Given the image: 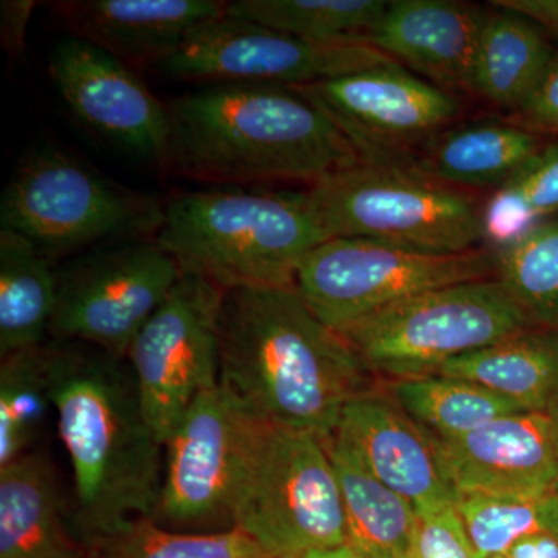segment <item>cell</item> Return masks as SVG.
Here are the masks:
<instances>
[{"mask_svg":"<svg viewBox=\"0 0 558 558\" xmlns=\"http://www.w3.org/2000/svg\"><path fill=\"white\" fill-rule=\"evenodd\" d=\"M219 384L255 416L322 440L377 377L295 288L226 290L219 318Z\"/></svg>","mask_w":558,"mask_h":558,"instance_id":"6da1fadb","label":"cell"},{"mask_svg":"<svg viewBox=\"0 0 558 558\" xmlns=\"http://www.w3.org/2000/svg\"><path fill=\"white\" fill-rule=\"evenodd\" d=\"M73 341L47 343L50 398L72 462V527L86 546L154 519L165 447L146 421L130 365Z\"/></svg>","mask_w":558,"mask_h":558,"instance_id":"7a4b0ae2","label":"cell"},{"mask_svg":"<svg viewBox=\"0 0 558 558\" xmlns=\"http://www.w3.org/2000/svg\"><path fill=\"white\" fill-rule=\"evenodd\" d=\"M168 161L202 182L314 183L360 161L340 128L295 87L220 83L168 105Z\"/></svg>","mask_w":558,"mask_h":558,"instance_id":"3957f363","label":"cell"},{"mask_svg":"<svg viewBox=\"0 0 558 558\" xmlns=\"http://www.w3.org/2000/svg\"><path fill=\"white\" fill-rule=\"evenodd\" d=\"M157 244L183 275L222 290L295 288L301 260L329 240L306 193L190 191L165 204Z\"/></svg>","mask_w":558,"mask_h":558,"instance_id":"277c9868","label":"cell"},{"mask_svg":"<svg viewBox=\"0 0 558 558\" xmlns=\"http://www.w3.org/2000/svg\"><path fill=\"white\" fill-rule=\"evenodd\" d=\"M165 205L53 146L25 154L0 201V226L53 260L101 242L154 240Z\"/></svg>","mask_w":558,"mask_h":558,"instance_id":"5b68a950","label":"cell"},{"mask_svg":"<svg viewBox=\"0 0 558 558\" xmlns=\"http://www.w3.org/2000/svg\"><path fill=\"white\" fill-rule=\"evenodd\" d=\"M304 193L328 238H365L442 255L472 252L486 240L478 202L413 168L360 160Z\"/></svg>","mask_w":558,"mask_h":558,"instance_id":"8992f818","label":"cell"},{"mask_svg":"<svg viewBox=\"0 0 558 558\" xmlns=\"http://www.w3.org/2000/svg\"><path fill=\"white\" fill-rule=\"evenodd\" d=\"M233 527L271 558L348 545L343 499L325 440L260 422L234 501Z\"/></svg>","mask_w":558,"mask_h":558,"instance_id":"52a82bcc","label":"cell"},{"mask_svg":"<svg viewBox=\"0 0 558 558\" xmlns=\"http://www.w3.org/2000/svg\"><path fill=\"white\" fill-rule=\"evenodd\" d=\"M534 328L497 278L446 286L377 312L340 336L389 381L433 376L450 360Z\"/></svg>","mask_w":558,"mask_h":558,"instance_id":"ba28073f","label":"cell"},{"mask_svg":"<svg viewBox=\"0 0 558 558\" xmlns=\"http://www.w3.org/2000/svg\"><path fill=\"white\" fill-rule=\"evenodd\" d=\"M487 278H495V259L486 250L442 255L365 238H329L301 260L295 289L341 333L428 290Z\"/></svg>","mask_w":558,"mask_h":558,"instance_id":"9c48e42d","label":"cell"},{"mask_svg":"<svg viewBox=\"0 0 558 558\" xmlns=\"http://www.w3.org/2000/svg\"><path fill=\"white\" fill-rule=\"evenodd\" d=\"M263 418L216 385L194 400L165 442L154 521L182 532L233 529V509Z\"/></svg>","mask_w":558,"mask_h":558,"instance_id":"30bf717a","label":"cell"},{"mask_svg":"<svg viewBox=\"0 0 558 558\" xmlns=\"http://www.w3.org/2000/svg\"><path fill=\"white\" fill-rule=\"evenodd\" d=\"M57 277L51 339L124 360L182 271L156 240H138L81 253Z\"/></svg>","mask_w":558,"mask_h":558,"instance_id":"8fae6325","label":"cell"},{"mask_svg":"<svg viewBox=\"0 0 558 558\" xmlns=\"http://www.w3.org/2000/svg\"><path fill=\"white\" fill-rule=\"evenodd\" d=\"M396 62L365 39L299 38L236 17L201 25L161 62L165 75L207 84L301 87Z\"/></svg>","mask_w":558,"mask_h":558,"instance_id":"7c38bea8","label":"cell"},{"mask_svg":"<svg viewBox=\"0 0 558 558\" xmlns=\"http://www.w3.org/2000/svg\"><path fill=\"white\" fill-rule=\"evenodd\" d=\"M226 290L183 275L128 351L143 413L165 446L194 400L219 385V318Z\"/></svg>","mask_w":558,"mask_h":558,"instance_id":"4fadbf2b","label":"cell"},{"mask_svg":"<svg viewBox=\"0 0 558 558\" xmlns=\"http://www.w3.org/2000/svg\"><path fill=\"white\" fill-rule=\"evenodd\" d=\"M295 89L340 128L360 160L371 163L410 168L418 150L450 128L461 110L453 94L398 62Z\"/></svg>","mask_w":558,"mask_h":558,"instance_id":"5bb4252c","label":"cell"},{"mask_svg":"<svg viewBox=\"0 0 558 558\" xmlns=\"http://www.w3.org/2000/svg\"><path fill=\"white\" fill-rule=\"evenodd\" d=\"M49 73L72 116L97 137L142 160L168 159V105L130 65L70 36L51 51Z\"/></svg>","mask_w":558,"mask_h":558,"instance_id":"9a60e30c","label":"cell"},{"mask_svg":"<svg viewBox=\"0 0 558 558\" xmlns=\"http://www.w3.org/2000/svg\"><path fill=\"white\" fill-rule=\"evenodd\" d=\"M429 438L458 498L535 497L558 488V410L521 411L461 438Z\"/></svg>","mask_w":558,"mask_h":558,"instance_id":"2e32d148","label":"cell"},{"mask_svg":"<svg viewBox=\"0 0 558 558\" xmlns=\"http://www.w3.org/2000/svg\"><path fill=\"white\" fill-rule=\"evenodd\" d=\"M377 480L409 499L416 512L458 502L433 440L379 388L352 399L339 428Z\"/></svg>","mask_w":558,"mask_h":558,"instance_id":"e0dca14e","label":"cell"},{"mask_svg":"<svg viewBox=\"0 0 558 558\" xmlns=\"http://www.w3.org/2000/svg\"><path fill=\"white\" fill-rule=\"evenodd\" d=\"M72 38L126 65L167 61L205 22L223 16L220 0H64L51 3Z\"/></svg>","mask_w":558,"mask_h":558,"instance_id":"ac0fdd59","label":"cell"},{"mask_svg":"<svg viewBox=\"0 0 558 558\" xmlns=\"http://www.w3.org/2000/svg\"><path fill=\"white\" fill-rule=\"evenodd\" d=\"M486 11L449 0H395L366 43L440 89L472 92Z\"/></svg>","mask_w":558,"mask_h":558,"instance_id":"d6986e66","label":"cell"},{"mask_svg":"<svg viewBox=\"0 0 558 558\" xmlns=\"http://www.w3.org/2000/svg\"><path fill=\"white\" fill-rule=\"evenodd\" d=\"M86 549L65 520L46 454L31 451L0 468V558H81Z\"/></svg>","mask_w":558,"mask_h":558,"instance_id":"ffe728a7","label":"cell"},{"mask_svg":"<svg viewBox=\"0 0 558 558\" xmlns=\"http://www.w3.org/2000/svg\"><path fill=\"white\" fill-rule=\"evenodd\" d=\"M543 146L526 126L475 121L447 128L429 140L413 170L451 189H502Z\"/></svg>","mask_w":558,"mask_h":558,"instance_id":"44dd1931","label":"cell"},{"mask_svg":"<svg viewBox=\"0 0 558 558\" xmlns=\"http://www.w3.org/2000/svg\"><path fill=\"white\" fill-rule=\"evenodd\" d=\"M433 376L473 381L523 411H557L558 330H523L450 360Z\"/></svg>","mask_w":558,"mask_h":558,"instance_id":"7402d4cb","label":"cell"},{"mask_svg":"<svg viewBox=\"0 0 558 558\" xmlns=\"http://www.w3.org/2000/svg\"><path fill=\"white\" fill-rule=\"evenodd\" d=\"M343 499L348 545L368 558H410L417 512L371 473L340 433L325 440Z\"/></svg>","mask_w":558,"mask_h":558,"instance_id":"603a6c76","label":"cell"},{"mask_svg":"<svg viewBox=\"0 0 558 558\" xmlns=\"http://www.w3.org/2000/svg\"><path fill=\"white\" fill-rule=\"evenodd\" d=\"M492 9L481 28L472 92L499 108L519 110L553 60V47L531 21Z\"/></svg>","mask_w":558,"mask_h":558,"instance_id":"cb8c5ba5","label":"cell"},{"mask_svg":"<svg viewBox=\"0 0 558 558\" xmlns=\"http://www.w3.org/2000/svg\"><path fill=\"white\" fill-rule=\"evenodd\" d=\"M58 277L27 238L0 229V355L43 347L50 336Z\"/></svg>","mask_w":558,"mask_h":558,"instance_id":"d4e9b609","label":"cell"},{"mask_svg":"<svg viewBox=\"0 0 558 558\" xmlns=\"http://www.w3.org/2000/svg\"><path fill=\"white\" fill-rule=\"evenodd\" d=\"M388 395L425 432L439 439L461 438L495 418L523 411L478 384L444 376L392 380Z\"/></svg>","mask_w":558,"mask_h":558,"instance_id":"484cf974","label":"cell"},{"mask_svg":"<svg viewBox=\"0 0 558 558\" xmlns=\"http://www.w3.org/2000/svg\"><path fill=\"white\" fill-rule=\"evenodd\" d=\"M495 278L534 328L558 330V218L495 250Z\"/></svg>","mask_w":558,"mask_h":558,"instance_id":"4316f807","label":"cell"},{"mask_svg":"<svg viewBox=\"0 0 558 558\" xmlns=\"http://www.w3.org/2000/svg\"><path fill=\"white\" fill-rule=\"evenodd\" d=\"M387 7L384 0H234L226 14L299 38L365 39Z\"/></svg>","mask_w":558,"mask_h":558,"instance_id":"83f0119b","label":"cell"},{"mask_svg":"<svg viewBox=\"0 0 558 558\" xmlns=\"http://www.w3.org/2000/svg\"><path fill=\"white\" fill-rule=\"evenodd\" d=\"M47 343L11 352L0 365V468L31 453L49 411Z\"/></svg>","mask_w":558,"mask_h":558,"instance_id":"f1b7e54d","label":"cell"},{"mask_svg":"<svg viewBox=\"0 0 558 558\" xmlns=\"http://www.w3.org/2000/svg\"><path fill=\"white\" fill-rule=\"evenodd\" d=\"M100 558H271L238 529L182 532L140 519L123 531L94 543Z\"/></svg>","mask_w":558,"mask_h":558,"instance_id":"f546056e","label":"cell"},{"mask_svg":"<svg viewBox=\"0 0 558 558\" xmlns=\"http://www.w3.org/2000/svg\"><path fill=\"white\" fill-rule=\"evenodd\" d=\"M457 506L478 558L508 553L531 535L558 532V488L520 498L464 495Z\"/></svg>","mask_w":558,"mask_h":558,"instance_id":"4dcf8cb0","label":"cell"},{"mask_svg":"<svg viewBox=\"0 0 558 558\" xmlns=\"http://www.w3.org/2000/svg\"><path fill=\"white\" fill-rule=\"evenodd\" d=\"M410 558H478L457 502L417 512Z\"/></svg>","mask_w":558,"mask_h":558,"instance_id":"1f68e13d","label":"cell"},{"mask_svg":"<svg viewBox=\"0 0 558 558\" xmlns=\"http://www.w3.org/2000/svg\"><path fill=\"white\" fill-rule=\"evenodd\" d=\"M501 190L523 205L535 220L558 216V143L539 149L526 167Z\"/></svg>","mask_w":558,"mask_h":558,"instance_id":"d6a6232c","label":"cell"},{"mask_svg":"<svg viewBox=\"0 0 558 558\" xmlns=\"http://www.w3.org/2000/svg\"><path fill=\"white\" fill-rule=\"evenodd\" d=\"M519 112L526 128L558 134V54H554L537 86Z\"/></svg>","mask_w":558,"mask_h":558,"instance_id":"836d02e7","label":"cell"},{"mask_svg":"<svg viewBox=\"0 0 558 558\" xmlns=\"http://www.w3.org/2000/svg\"><path fill=\"white\" fill-rule=\"evenodd\" d=\"M36 2L2 0L0 2V39L10 58H21L27 47V32Z\"/></svg>","mask_w":558,"mask_h":558,"instance_id":"e575fe53","label":"cell"},{"mask_svg":"<svg viewBox=\"0 0 558 558\" xmlns=\"http://www.w3.org/2000/svg\"><path fill=\"white\" fill-rule=\"evenodd\" d=\"M492 7L512 11L542 31L558 35V0H495Z\"/></svg>","mask_w":558,"mask_h":558,"instance_id":"d590c367","label":"cell"},{"mask_svg":"<svg viewBox=\"0 0 558 558\" xmlns=\"http://www.w3.org/2000/svg\"><path fill=\"white\" fill-rule=\"evenodd\" d=\"M506 554L512 558H558V532L521 538Z\"/></svg>","mask_w":558,"mask_h":558,"instance_id":"8d00e7d4","label":"cell"},{"mask_svg":"<svg viewBox=\"0 0 558 558\" xmlns=\"http://www.w3.org/2000/svg\"><path fill=\"white\" fill-rule=\"evenodd\" d=\"M295 558H368L360 554L359 550L351 548L349 545L339 546V548L312 550V553L303 554Z\"/></svg>","mask_w":558,"mask_h":558,"instance_id":"74e56055","label":"cell"},{"mask_svg":"<svg viewBox=\"0 0 558 558\" xmlns=\"http://www.w3.org/2000/svg\"><path fill=\"white\" fill-rule=\"evenodd\" d=\"M81 558H100V557H98L97 550L92 548V546H87L86 553H84V556Z\"/></svg>","mask_w":558,"mask_h":558,"instance_id":"f35d334b","label":"cell"},{"mask_svg":"<svg viewBox=\"0 0 558 558\" xmlns=\"http://www.w3.org/2000/svg\"><path fill=\"white\" fill-rule=\"evenodd\" d=\"M483 558H512L509 557L506 553L492 554V556L483 557Z\"/></svg>","mask_w":558,"mask_h":558,"instance_id":"ab89813d","label":"cell"}]
</instances>
